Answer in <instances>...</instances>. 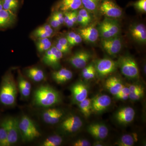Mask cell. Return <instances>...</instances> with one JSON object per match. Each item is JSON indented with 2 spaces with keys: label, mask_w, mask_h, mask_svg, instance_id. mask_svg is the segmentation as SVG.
<instances>
[{
  "label": "cell",
  "mask_w": 146,
  "mask_h": 146,
  "mask_svg": "<svg viewBox=\"0 0 146 146\" xmlns=\"http://www.w3.org/2000/svg\"><path fill=\"white\" fill-rule=\"evenodd\" d=\"M18 88L11 70L3 76L0 84V104L5 107H13L16 103Z\"/></svg>",
  "instance_id": "1"
},
{
  "label": "cell",
  "mask_w": 146,
  "mask_h": 146,
  "mask_svg": "<svg viewBox=\"0 0 146 146\" xmlns=\"http://www.w3.org/2000/svg\"><path fill=\"white\" fill-rule=\"evenodd\" d=\"M60 97L59 93L48 85H42L35 91L33 102L36 106L49 108L59 103Z\"/></svg>",
  "instance_id": "2"
},
{
  "label": "cell",
  "mask_w": 146,
  "mask_h": 146,
  "mask_svg": "<svg viewBox=\"0 0 146 146\" xmlns=\"http://www.w3.org/2000/svg\"><path fill=\"white\" fill-rule=\"evenodd\" d=\"M18 129L24 142H30L41 136V133L33 121L27 115H24L18 121Z\"/></svg>",
  "instance_id": "3"
},
{
  "label": "cell",
  "mask_w": 146,
  "mask_h": 146,
  "mask_svg": "<svg viewBox=\"0 0 146 146\" xmlns=\"http://www.w3.org/2000/svg\"><path fill=\"white\" fill-rule=\"evenodd\" d=\"M99 36L102 39H108L119 36L121 26L116 19L106 18L98 27Z\"/></svg>",
  "instance_id": "4"
},
{
  "label": "cell",
  "mask_w": 146,
  "mask_h": 146,
  "mask_svg": "<svg viewBox=\"0 0 146 146\" xmlns=\"http://www.w3.org/2000/svg\"><path fill=\"white\" fill-rule=\"evenodd\" d=\"M121 72L123 75L131 79L139 78V70L135 59L130 56H123L119 58L117 62Z\"/></svg>",
  "instance_id": "5"
},
{
  "label": "cell",
  "mask_w": 146,
  "mask_h": 146,
  "mask_svg": "<svg viewBox=\"0 0 146 146\" xmlns=\"http://www.w3.org/2000/svg\"><path fill=\"white\" fill-rule=\"evenodd\" d=\"M1 123L5 126L7 131V138L5 146H12L16 144L20 135L18 120L13 117H7L4 119Z\"/></svg>",
  "instance_id": "6"
},
{
  "label": "cell",
  "mask_w": 146,
  "mask_h": 146,
  "mask_svg": "<svg viewBox=\"0 0 146 146\" xmlns=\"http://www.w3.org/2000/svg\"><path fill=\"white\" fill-rule=\"evenodd\" d=\"M99 12L106 18L116 19L121 18L123 15V10L113 0H102Z\"/></svg>",
  "instance_id": "7"
},
{
  "label": "cell",
  "mask_w": 146,
  "mask_h": 146,
  "mask_svg": "<svg viewBox=\"0 0 146 146\" xmlns=\"http://www.w3.org/2000/svg\"><path fill=\"white\" fill-rule=\"evenodd\" d=\"M117 66V62L109 58L100 59L95 65L96 72L98 75L101 77H104L115 72Z\"/></svg>",
  "instance_id": "8"
},
{
  "label": "cell",
  "mask_w": 146,
  "mask_h": 146,
  "mask_svg": "<svg viewBox=\"0 0 146 146\" xmlns=\"http://www.w3.org/2000/svg\"><path fill=\"white\" fill-rule=\"evenodd\" d=\"M103 49L110 55H115L121 51L123 47V41L119 35L108 39H102Z\"/></svg>",
  "instance_id": "9"
},
{
  "label": "cell",
  "mask_w": 146,
  "mask_h": 146,
  "mask_svg": "<svg viewBox=\"0 0 146 146\" xmlns=\"http://www.w3.org/2000/svg\"><path fill=\"white\" fill-rule=\"evenodd\" d=\"M63 56V54L54 45L45 52L42 61L45 65L52 68H56L59 66Z\"/></svg>",
  "instance_id": "10"
},
{
  "label": "cell",
  "mask_w": 146,
  "mask_h": 146,
  "mask_svg": "<svg viewBox=\"0 0 146 146\" xmlns=\"http://www.w3.org/2000/svg\"><path fill=\"white\" fill-rule=\"evenodd\" d=\"M91 56L90 52L82 50L75 53L68 59V61L75 68L83 69L87 65Z\"/></svg>",
  "instance_id": "11"
},
{
  "label": "cell",
  "mask_w": 146,
  "mask_h": 146,
  "mask_svg": "<svg viewBox=\"0 0 146 146\" xmlns=\"http://www.w3.org/2000/svg\"><path fill=\"white\" fill-rule=\"evenodd\" d=\"M129 32L131 38L135 42L141 44H146V29L144 24L134 23L131 25Z\"/></svg>",
  "instance_id": "12"
},
{
  "label": "cell",
  "mask_w": 146,
  "mask_h": 146,
  "mask_svg": "<svg viewBox=\"0 0 146 146\" xmlns=\"http://www.w3.org/2000/svg\"><path fill=\"white\" fill-rule=\"evenodd\" d=\"M82 122L80 118L75 115L66 118L61 124V129L65 132L74 133L76 132L81 127Z\"/></svg>",
  "instance_id": "13"
},
{
  "label": "cell",
  "mask_w": 146,
  "mask_h": 146,
  "mask_svg": "<svg viewBox=\"0 0 146 146\" xmlns=\"http://www.w3.org/2000/svg\"><path fill=\"white\" fill-rule=\"evenodd\" d=\"M78 33L82 39L90 43L96 42L100 36L98 28L93 25L79 29Z\"/></svg>",
  "instance_id": "14"
},
{
  "label": "cell",
  "mask_w": 146,
  "mask_h": 146,
  "mask_svg": "<svg viewBox=\"0 0 146 146\" xmlns=\"http://www.w3.org/2000/svg\"><path fill=\"white\" fill-rule=\"evenodd\" d=\"M64 113L61 110L57 108H49L46 110L42 114V117L44 122L48 124L57 123L63 118Z\"/></svg>",
  "instance_id": "15"
},
{
  "label": "cell",
  "mask_w": 146,
  "mask_h": 146,
  "mask_svg": "<svg viewBox=\"0 0 146 146\" xmlns=\"http://www.w3.org/2000/svg\"><path fill=\"white\" fill-rule=\"evenodd\" d=\"M111 98L106 95H102L91 100V110L96 112H102L111 104Z\"/></svg>",
  "instance_id": "16"
},
{
  "label": "cell",
  "mask_w": 146,
  "mask_h": 146,
  "mask_svg": "<svg viewBox=\"0 0 146 146\" xmlns=\"http://www.w3.org/2000/svg\"><path fill=\"white\" fill-rule=\"evenodd\" d=\"M83 8L81 0H59L55 6L56 11L64 12Z\"/></svg>",
  "instance_id": "17"
},
{
  "label": "cell",
  "mask_w": 146,
  "mask_h": 146,
  "mask_svg": "<svg viewBox=\"0 0 146 146\" xmlns=\"http://www.w3.org/2000/svg\"><path fill=\"white\" fill-rule=\"evenodd\" d=\"M73 99L80 102L87 98L88 91L87 86L82 82H78L74 84L71 89Z\"/></svg>",
  "instance_id": "18"
},
{
  "label": "cell",
  "mask_w": 146,
  "mask_h": 146,
  "mask_svg": "<svg viewBox=\"0 0 146 146\" xmlns=\"http://www.w3.org/2000/svg\"><path fill=\"white\" fill-rule=\"evenodd\" d=\"M87 130L91 136L96 139L102 140L108 135V129L106 126L100 123L92 124L90 125Z\"/></svg>",
  "instance_id": "19"
},
{
  "label": "cell",
  "mask_w": 146,
  "mask_h": 146,
  "mask_svg": "<svg viewBox=\"0 0 146 146\" xmlns=\"http://www.w3.org/2000/svg\"><path fill=\"white\" fill-rule=\"evenodd\" d=\"M17 86L21 98L23 99H27L31 93V84L24 77L20 71L18 72Z\"/></svg>",
  "instance_id": "20"
},
{
  "label": "cell",
  "mask_w": 146,
  "mask_h": 146,
  "mask_svg": "<svg viewBox=\"0 0 146 146\" xmlns=\"http://www.w3.org/2000/svg\"><path fill=\"white\" fill-rule=\"evenodd\" d=\"M135 116V112L130 107L123 108L117 112L116 117L119 123L127 124L132 122Z\"/></svg>",
  "instance_id": "21"
},
{
  "label": "cell",
  "mask_w": 146,
  "mask_h": 146,
  "mask_svg": "<svg viewBox=\"0 0 146 146\" xmlns=\"http://www.w3.org/2000/svg\"><path fill=\"white\" fill-rule=\"evenodd\" d=\"M16 14L11 11L3 9L0 11V29L7 28L14 24Z\"/></svg>",
  "instance_id": "22"
},
{
  "label": "cell",
  "mask_w": 146,
  "mask_h": 146,
  "mask_svg": "<svg viewBox=\"0 0 146 146\" xmlns=\"http://www.w3.org/2000/svg\"><path fill=\"white\" fill-rule=\"evenodd\" d=\"M52 79L56 83L62 84L70 80L73 77V73L67 68H63L52 73Z\"/></svg>",
  "instance_id": "23"
},
{
  "label": "cell",
  "mask_w": 146,
  "mask_h": 146,
  "mask_svg": "<svg viewBox=\"0 0 146 146\" xmlns=\"http://www.w3.org/2000/svg\"><path fill=\"white\" fill-rule=\"evenodd\" d=\"M105 86L111 94L116 96L122 89L124 85L119 79L117 77L112 76L107 79Z\"/></svg>",
  "instance_id": "24"
},
{
  "label": "cell",
  "mask_w": 146,
  "mask_h": 146,
  "mask_svg": "<svg viewBox=\"0 0 146 146\" xmlns=\"http://www.w3.org/2000/svg\"><path fill=\"white\" fill-rule=\"evenodd\" d=\"M27 76L35 82L44 81L45 79V74L42 69L37 67H31L25 70Z\"/></svg>",
  "instance_id": "25"
},
{
  "label": "cell",
  "mask_w": 146,
  "mask_h": 146,
  "mask_svg": "<svg viewBox=\"0 0 146 146\" xmlns=\"http://www.w3.org/2000/svg\"><path fill=\"white\" fill-rule=\"evenodd\" d=\"M101 1L102 0H81L83 8L95 15L99 12Z\"/></svg>",
  "instance_id": "26"
},
{
  "label": "cell",
  "mask_w": 146,
  "mask_h": 146,
  "mask_svg": "<svg viewBox=\"0 0 146 146\" xmlns=\"http://www.w3.org/2000/svg\"><path fill=\"white\" fill-rule=\"evenodd\" d=\"M63 142V138L57 135L49 136L43 141L42 144L43 146H58Z\"/></svg>",
  "instance_id": "27"
},
{
  "label": "cell",
  "mask_w": 146,
  "mask_h": 146,
  "mask_svg": "<svg viewBox=\"0 0 146 146\" xmlns=\"http://www.w3.org/2000/svg\"><path fill=\"white\" fill-rule=\"evenodd\" d=\"M96 73V72L95 65L93 63H91L83 68L82 74L84 78L89 80L95 77Z\"/></svg>",
  "instance_id": "28"
},
{
  "label": "cell",
  "mask_w": 146,
  "mask_h": 146,
  "mask_svg": "<svg viewBox=\"0 0 146 146\" xmlns=\"http://www.w3.org/2000/svg\"><path fill=\"white\" fill-rule=\"evenodd\" d=\"M91 103V100L87 98L79 102V107L85 117H88L91 115L92 111Z\"/></svg>",
  "instance_id": "29"
},
{
  "label": "cell",
  "mask_w": 146,
  "mask_h": 146,
  "mask_svg": "<svg viewBox=\"0 0 146 146\" xmlns=\"http://www.w3.org/2000/svg\"><path fill=\"white\" fill-rule=\"evenodd\" d=\"M134 143L133 136L129 134H125L120 138L116 145L119 146H131L133 145Z\"/></svg>",
  "instance_id": "30"
},
{
  "label": "cell",
  "mask_w": 146,
  "mask_h": 146,
  "mask_svg": "<svg viewBox=\"0 0 146 146\" xmlns=\"http://www.w3.org/2000/svg\"><path fill=\"white\" fill-rule=\"evenodd\" d=\"M3 8L6 10L13 11L16 10L19 5L18 0H2Z\"/></svg>",
  "instance_id": "31"
},
{
  "label": "cell",
  "mask_w": 146,
  "mask_h": 146,
  "mask_svg": "<svg viewBox=\"0 0 146 146\" xmlns=\"http://www.w3.org/2000/svg\"><path fill=\"white\" fill-rule=\"evenodd\" d=\"M131 5L141 13H145L146 12V0H138L131 3Z\"/></svg>",
  "instance_id": "32"
},
{
  "label": "cell",
  "mask_w": 146,
  "mask_h": 146,
  "mask_svg": "<svg viewBox=\"0 0 146 146\" xmlns=\"http://www.w3.org/2000/svg\"><path fill=\"white\" fill-rule=\"evenodd\" d=\"M144 95V90L143 88V89L138 90V91L129 93V98L132 100H138L143 96Z\"/></svg>",
  "instance_id": "33"
},
{
  "label": "cell",
  "mask_w": 146,
  "mask_h": 146,
  "mask_svg": "<svg viewBox=\"0 0 146 146\" xmlns=\"http://www.w3.org/2000/svg\"><path fill=\"white\" fill-rule=\"evenodd\" d=\"M78 13L90 24L92 21V13L84 8L80 9L78 11Z\"/></svg>",
  "instance_id": "34"
},
{
  "label": "cell",
  "mask_w": 146,
  "mask_h": 146,
  "mask_svg": "<svg viewBox=\"0 0 146 146\" xmlns=\"http://www.w3.org/2000/svg\"><path fill=\"white\" fill-rule=\"evenodd\" d=\"M54 33L48 32H36L33 31L32 33L33 36L36 39H43V38H49L51 37Z\"/></svg>",
  "instance_id": "35"
},
{
  "label": "cell",
  "mask_w": 146,
  "mask_h": 146,
  "mask_svg": "<svg viewBox=\"0 0 146 146\" xmlns=\"http://www.w3.org/2000/svg\"><path fill=\"white\" fill-rule=\"evenodd\" d=\"M78 13V10L72 11L70 19L68 23L66 25L68 27H72L74 26V25L77 23V17Z\"/></svg>",
  "instance_id": "36"
},
{
  "label": "cell",
  "mask_w": 146,
  "mask_h": 146,
  "mask_svg": "<svg viewBox=\"0 0 146 146\" xmlns=\"http://www.w3.org/2000/svg\"><path fill=\"white\" fill-rule=\"evenodd\" d=\"M35 31L36 32H48L54 33L53 30L50 25L45 24L35 30Z\"/></svg>",
  "instance_id": "37"
},
{
  "label": "cell",
  "mask_w": 146,
  "mask_h": 146,
  "mask_svg": "<svg viewBox=\"0 0 146 146\" xmlns=\"http://www.w3.org/2000/svg\"><path fill=\"white\" fill-rule=\"evenodd\" d=\"M52 46V42L50 41H49L46 44L36 47V48H37V50L39 52L42 53L46 51L47 50L49 49Z\"/></svg>",
  "instance_id": "38"
},
{
  "label": "cell",
  "mask_w": 146,
  "mask_h": 146,
  "mask_svg": "<svg viewBox=\"0 0 146 146\" xmlns=\"http://www.w3.org/2000/svg\"><path fill=\"white\" fill-rule=\"evenodd\" d=\"M50 25L52 27L56 29L62 25L59 21L52 15L50 18Z\"/></svg>",
  "instance_id": "39"
},
{
  "label": "cell",
  "mask_w": 146,
  "mask_h": 146,
  "mask_svg": "<svg viewBox=\"0 0 146 146\" xmlns=\"http://www.w3.org/2000/svg\"><path fill=\"white\" fill-rule=\"evenodd\" d=\"M52 15L59 21L61 25L64 24V15L63 12L59 11H56Z\"/></svg>",
  "instance_id": "40"
},
{
  "label": "cell",
  "mask_w": 146,
  "mask_h": 146,
  "mask_svg": "<svg viewBox=\"0 0 146 146\" xmlns=\"http://www.w3.org/2000/svg\"><path fill=\"white\" fill-rule=\"evenodd\" d=\"M91 144L90 142L85 139H79L76 141L74 144V146H90Z\"/></svg>",
  "instance_id": "41"
},
{
  "label": "cell",
  "mask_w": 146,
  "mask_h": 146,
  "mask_svg": "<svg viewBox=\"0 0 146 146\" xmlns=\"http://www.w3.org/2000/svg\"><path fill=\"white\" fill-rule=\"evenodd\" d=\"M77 19V23L79 24L82 27L87 26L90 24L78 13Z\"/></svg>",
  "instance_id": "42"
},
{
  "label": "cell",
  "mask_w": 146,
  "mask_h": 146,
  "mask_svg": "<svg viewBox=\"0 0 146 146\" xmlns=\"http://www.w3.org/2000/svg\"><path fill=\"white\" fill-rule=\"evenodd\" d=\"M82 39L81 36L79 34H77L75 37L69 43L70 46H74L75 45L80 44L82 42Z\"/></svg>",
  "instance_id": "43"
},
{
  "label": "cell",
  "mask_w": 146,
  "mask_h": 146,
  "mask_svg": "<svg viewBox=\"0 0 146 146\" xmlns=\"http://www.w3.org/2000/svg\"><path fill=\"white\" fill-rule=\"evenodd\" d=\"M54 46L58 50L60 51L63 54L67 53L69 52H70V48H68L64 47V46L58 43V42L56 43Z\"/></svg>",
  "instance_id": "44"
},
{
  "label": "cell",
  "mask_w": 146,
  "mask_h": 146,
  "mask_svg": "<svg viewBox=\"0 0 146 146\" xmlns=\"http://www.w3.org/2000/svg\"><path fill=\"white\" fill-rule=\"evenodd\" d=\"M57 42L66 48H70V46L69 45L68 40L66 39V37H61V38H59Z\"/></svg>",
  "instance_id": "45"
},
{
  "label": "cell",
  "mask_w": 146,
  "mask_h": 146,
  "mask_svg": "<svg viewBox=\"0 0 146 146\" xmlns=\"http://www.w3.org/2000/svg\"><path fill=\"white\" fill-rule=\"evenodd\" d=\"M129 88L130 93H132V92H134L143 89V87L141 85L132 84V85H130V86L129 87Z\"/></svg>",
  "instance_id": "46"
},
{
  "label": "cell",
  "mask_w": 146,
  "mask_h": 146,
  "mask_svg": "<svg viewBox=\"0 0 146 146\" xmlns=\"http://www.w3.org/2000/svg\"><path fill=\"white\" fill-rule=\"evenodd\" d=\"M64 13V24L66 25L70 19L71 13L72 11H66V12H63Z\"/></svg>",
  "instance_id": "47"
},
{
  "label": "cell",
  "mask_w": 146,
  "mask_h": 146,
  "mask_svg": "<svg viewBox=\"0 0 146 146\" xmlns=\"http://www.w3.org/2000/svg\"><path fill=\"white\" fill-rule=\"evenodd\" d=\"M37 41L36 42V47L48 43L50 41L49 38H43V39H37Z\"/></svg>",
  "instance_id": "48"
},
{
  "label": "cell",
  "mask_w": 146,
  "mask_h": 146,
  "mask_svg": "<svg viewBox=\"0 0 146 146\" xmlns=\"http://www.w3.org/2000/svg\"><path fill=\"white\" fill-rule=\"evenodd\" d=\"M77 33L73 31L70 32L68 33L66 36V39L68 40V43H69L75 37Z\"/></svg>",
  "instance_id": "49"
},
{
  "label": "cell",
  "mask_w": 146,
  "mask_h": 146,
  "mask_svg": "<svg viewBox=\"0 0 146 146\" xmlns=\"http://www.w3.org/2000/svg\"><path fill=\"white\" fill-rule=\"evenodd\" d=\"M129 93H130V91H129V87H125V86H124L123 87L122 89L120 90L119 92L117 95H129Z\"/></svg>",
  "instance_id": "50"
},
{
  "label": "cell",
  "mask_w": 146,
  "mask_h": 146,
  "mask_svg": "<svg viewBox=\"0 0 146 146\" xmlns=\"http://www.w3.org/2000/svg\"><path fill=\"white\" fill-rule=\"evenodd\" d=\"M115 96L117 99L122 100H126L129 98V95H117Z\"/></svg>",
  "instance_id": "51"
},
{
  "label": "cell",
  "mask_w": 146,
  "mask_h": 146,
  "mask_svg": "<svg viewBox=\"0 0 146 146\" xmlns=\"http://www.w3.org/2000/svg\"><path fill=\"white\" fill-rule=\"evenodd\" d=\"M94 145L96 146H103V144L101 143L98 141V142H96V143L94 144Z\"/></svg>",
  "instance_id": "52"
},
{
  "label": "cell",
  "mask_w": 146,
  "mask_h": 146,
  "mask_svg": "<svg viewBox=\"0 0 146 146\" xmlns=\"http://www.w3.org/2000/svg\"><path fill=\"white\" fill-rule=\"evenodd\" d=\"M3 9V4L2 0H0V11Z\"/></svg>",
  "instance_id": "53"
}]
</instances>
